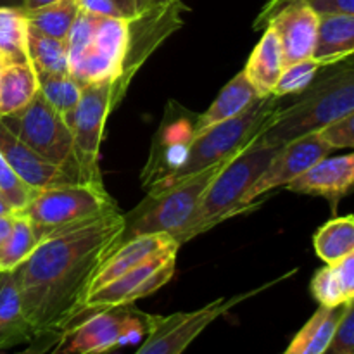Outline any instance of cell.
Here are the masks:
<instances>
[{
    "label": "cell",
    "instance_id": "cell-1",
    "mask_svg": "<svg viewBox=\"0 0 354 354\" xmlns=\"http://www.w3.org/2000/svg\"><path fill=\"white\" fill-rule=\"evenodd\" d=\"M123 213H106L48 235L14 270L35 334L62 332L82 313L93 277L123 244Z\"/></svg>",
    "mask_w": 354,
    "mask_h": 354
},
{
    "label": "cell",
    "instance_id": "cell-2",
    "mask_svg": "<svg viewBox=\"0 0 354 354\" xmlns=\"http://www.w3.org/2000/svg\"><path fill=\"white\" fill-rule=\"evenodd\" d=\"M354 111V61L332 69L315 82L289 107H280L263 144L282 147L303 135L320 131Z\"/></svg>",
    "mask_w": 354,
    "mask_h": 354
},
{
    "label": "cell",
    "instance_id": "cell-3",
    "mask_svg": "<svg viewBox=\"0 0 354 354\" xmlns=\"http://www.w3.org/2000/svg\"><path fill=\"white\" fill-rule=\"evenodd\" d=\"M279 147L263 144L261 135L242 149L209 183L199 206L187 220V223L173 235L180 245L190 239L209 232L227 218L244 213L242 197L248 192L254 180L265 171L268 162Z\"/></svg>",
    "mask_w": 354,
    "mask_h": 354
},
{
    "label": "cell",
    "instance_id": "cell-4",
    "mask_svg": "<svg viewBox=\"0 0 354 354\" xmlns=\"http://www.w3.org/2000/svg\"><path fill=\"white\" fill-rule=\"evenodd\" d=\"M279 111V97L272 95L266 99H258L239 116L194 135L185 156H183V161L169 175H166L165 178H161L149 189L171 185L178 180L196 175V173L241 152L245 145L251 144L272 127Z\"/></svg>",
    "mask_w": 354,
    "mask_h": 354
},
{
    "label": "cell",
    "instance_id": "cell-5",
    "mask_svg": "<svg viewBox=\"0 0 354 354\" xmlns=\"http://www.w3.org/2000/svg\"><path fill=\"white\" fill-rule=\"evenodd\" d=\"M66 41L69 75L80 85L116 80L130 44V21L95 16L80 9Z\"/></svg>",
    "mask_w": 354,
    "mask_h": 354
},
{
    "label": "cell",
    "instance_id": "cell-6",
    "mask_svg": "<svg viewBox=\"0 0 354 354\" xmlns=\"http://www.w3.org/2000/svg\"><path fill=\"white\" fill-rule=\"evenodd\" d=\"M237 154L171 185L149 189L147 196L138 206H135L130 213H123V242L138 235L151 234H169L173 237L192 216L214 176Z\"/></svg>",
    "mask_w": 354,
    "mask_h": 354
},
{
    "label": "cell",
    "instance_id": "cell-7",
    "mask_svg": "<svg viewBox=\"0 0 354 354\" xmlns=\"http://www.w3.org/2000/svg\"><path fill=\"white\" fill-rule=\"evenodd\" d=\"M159 315H149L135 304L80 313L47 354H111L123 346L144 341Z\"/></svg>",
    "mask_w": 354,
    "mask_h": 354
},
{
    "label": "cell",
    "instance_id": "cell-8",
    "mask_svg": "<svg viewBox=\"0 0 354 354\" xmlns=\"http://www.w3.org/2000/svg\"><path fill=\"white\" fill-rule=\"evenodd\" d=\"M118 209L120 207L104 189V183L71 182L37 190L28 206L17 213L28 218L38 242H41L55 232Z\"/></svg>",
    "mask_w": 354,
    "mask_h": 354
},
{
    "label": "cell",
    "instance_id": "cell-9",
    "mask_svg": "<svg viewBox=\"0 0 354 354\" xmlns=\"http://www.w3.org/2000/svg\"><path fill=\"white\" fill-rule=\"evenodd\" d=\"M2 123L35 152L59 168L68 169L78 180L75 140L66 116L55 111L40 93L21 111L0 116Z\"/></svg>",
    "mask_w": 354,
    "mask_h": 354
},
{
    "label": "cell",
    "instance_id": "cell-10",
    "mask_svg": "<svg viewBox=\"0 0 354 354\" xmlns=\"http://www.w3.org/2000/svg\"><path fill=\"white\" fill-rule=\"evenodd\" d=\"M118 107L114 80L83 86L82 99L68 120L75 140V162L82 182L102 183L99 168L100 144L107 118Z\"/></svg>",
    "mask_w": 354,
    "mask_h": 354
},
{
    "label": "cell",
    "instance_id": "cell-11",
    "mask_svg": "<svg viewBox=\"0 0 354 354\" xmlns=\"http://www.w3.org/2000/svg\"><path fill=\"white\" fill-rule=\"evenodd\" d=\"M290 275V273H289ZM289 275H283L266 286L252 289L249 292L237 294L232 297H220V299L211 301L206 306L199 308L194 311H178V313L159 315L158 322L151 328L147 335L142 341L140 348L135 351V354H183L185 349L209 327L213 322L227 315L232 308L241 304L242 301L263 292L268 287L275 286L280 280L287 279Z\"/></svg>",
    "mask_w": 354,
    "mask_h": 354
},
{
    "label": "cell",
    "instance_id": "cell-12",
    "mask_svg": "<svg viewBox=\"0 0 354 354\" xmlns=\"http://www.w3.org/2000/svg\"><path fill=\"white\" fill-rule=\"evenodd\" d=\"M189 7L182 0L159 6L156 9L147 10L137 19L130 21V44H128L127 57L120 76L114 80V92H116L118 104L123 100L131 80L137 75L138 69L144 66L149 55L183 24V12Z\"/></svg>",
    "mask_w": 354,
    "mask_h": 354
},
{
    "label": "cell",
    "instance_id": "cell-13",
    "mask_svg": "<svg viewBox=\"0 0 354 354\" xmlns=\"http://www.w3.org/2000/svg\"><path fill=\"white\" fill-rule=\"evenodd\" d=\"M332 151H334L332 145L322 137L320 131L303 135V137L283 144L282 147L277 149L275 156L268 162L265 171L254 180V183L244 194L242 207L248 211L265 194L272 192L279 187L289 185L297 176L304 175L311 166L327 158Z\"/></svg>",
    "mask_w": 354,
    "mask_h": 354
},
{
    "label": "cell",
    "instance_id": "cell-14",
    "mask_svg": "<svg viewBox=\"0 0 354 354\" xmlns=\"http://www.w3.org/2000/svg\"><path fill=\"white\" fill-rule=\"evenodd\" d=\"M176 254H178V249L161 252V254L145 261L144 265L121 275L120 279L93 290L86 297L83 311H95L104 310V308L135 304V301L154 294L156 290L166 286L175 275Z\"/></svg>",
    "mask_w": 354,
    "mask_h": 354
},
{
    "label": "cell",
    "instance_id": "cell-15",
    "mask_svg": "<svg viewBox=\"0 0 354 354\" xmlns=\"http://www.w3.org/2000/svg\"><path fill=\"white\" fill-rule=\"evenodd\" d=\"M265 26L273 28L282 47L283 64L313 57L318 40L320 14L308 3L294 0L283 3L266 21Z\"/></svg>",
    "mask_w": 354,
    "mask_h": 354
},
{
    "label": "cell",
    "instance_id": "cell-16",
    "mask_svg": "<svg viewBox=\"0 0 354 354\" xmlns=\"http://www.w3.org/2000/svg\"><path fill=\"white\" fill-rule=\"evenodd\" d=\"M286 187L294 194L324 197L335 214L339 203L354 190V151L337 158L327 156Z\"/></svg>",
    "mask_w": 354,
    "mask_h": 354
},
{
    "label": "cell",
    "instance_id": "cell-17",
    "mask_svg": "<svg viewBox=\"0 0 354 354\" xmlns=\"http://www.w3.org/2000/svg\"><path fill=\"white\" fill-rule=\"evenodd\" d=\"M0 154L3 156L16 175L31 189L41 190L62 183L82 182L68 169L52 165L35 152L30 145L17 138L0 120Z\"/></svg>",
    "mask_w": 354,
    "mask_h": 354
},
{
    "label": "cell",
    "instance_id": "cell-18",
    "mask_svg": "<svg viewBox=\"0 0 354 354\" xmlns=\"http://www.w3.org/2000/svg\"><path fill=\"white\" fill-rule=\"evenodd\" d=\"M173 249H180V244L171 237L169 234H151V235H138V237L130 239V241L123 242L109 258L106 259L102 266L99 268L97 275L93 277L92 289H100V287L107 286L113 280L120 279L124 273L131 272L137 266L144 265L145 261L152 259L154 256L161 254L165 251H173ZM88 294V296H90Z\"/></svg>",
    "mask_w": 354,
    "mask_h": 354
},
{
    "label": "cell",
    "instance_id": "cell-19",
    "mask_svg": "<svg viewBox=\"0 0 354 354\" xmlns=\"http://www.w3.org/2000/svg\"><path fill=\"white\" fill-rule=\"evenodd\" d=\"M35 337L23 310L16 272H0V351L30 344Z\"/></svg>",
    "mask_w": 354,
    "mask_h": 354
},
{
    "label": "cell",
    "instance_id": "cell-20",
    "mask_svg": "<svg viewBox=\"0 0 354 354\" xmlns=\"http://www.w3.org/2000/svg\"><path fill=\"white\" fill-rule=\"evenodd\" d=\"M283 68H286V64H283L279 37L273 31V28L266 26L261 40L254 47L252 54L249 55L248 64L242 71H244L245 78L249 80L254 92L258 93V97L266 99V97L273 95V90L279 83Z\"/></svg>",
    "mask_w": 354,
    "mask_h": 354
},
{
    "label": "cell",
    "instance_id": "cell-21",
    "mask_svg": "<svg viewBox=\"0 0 354 354\" xmlns=\"http://www.w3.org/2000/svg\"><path fill=\"white\" fill-rule=\"evenodd\" d=\"M313 57L322 68L354 57V14H320Z\"/></svg>",
    "mask_w": 354,
    "mask_h": 354
},
{
    "label": "cell",
    "instance_id": "cell-22",
    "mask_svg": "<svg viewBox=\"0 0 354 354\" xmlns=\"http://www.w3.org/2000/svg\"><path fill=\"white\" fill-rule=\"evenodd\" d=\"M258 99H261V97H258V93L254 92L249 80L245 78L244 71H241L234 80H230L223 86V90L218 93V97L207 107L206 113L196 118L194 135L201 133V131L207 130V128L214 127V124L223 123V121L239 116Z\"/></svg>",
    "mask_w": 354,
    "mask_h": 354
},
{
    "label": "cell",
    "instance_id": "cell-23",
    "mask_svg": "<svg viewBox=\"0 0 354 354\" xmlns=\"http://www.w3.org/2000/svg\"><path fill=\"white\" fill-rule=\"evenodd\" d=\"M348 304H341L337 308L320 306L315 311L313 317L304 324L292 339L289 348L283 354H325L328 351L334 339L335 330L344 317Z\"/></svg>",
    "mask_w": 354,
    "mask_h": 354
},
{
    "label": "cell",
    "instance_id": "cell-24",
    "mask_svg": "<svg viewBox=\"0 0 354 354\" xmlns=\"http://www.w3.org/2000/svg\"><path fill=\"white\" fill-rule=\"evenodd\" d=\"M38 93V75L33 64L10 62L0 68V116L26 107Z\"/></svg>",
    "mask_w": 354,
    "mask_h": 354
},
{
    "label": "cell",
    "instance_id": "cell-25",
    "mask_svg": "<svg viewBox=\"0 0 354 354\" xmlns=\"http://www.w3.org/2000/svg\"><path fill=\"white\" fill-rule=\"evenodd\" d=\"M313 248L325 265H334L354 251V214L332 218L318 228Z\"/></svg>",
    "mask_w": 354,
    "mask_h": 354
},
{
    "label": "cell",
    "instance_id": "cell-26",
    "mask_svg": "<svg viewBox=\"0 0 354 354\" xmlns=\"http://www.w3.org/2000/svg\"><path fill=\"white\" fill-rule=\"evenodd\" d=\"M26 12L16 7H0V57L2 66L10 62H28Z\"/></svg>",
    "mask_w": 354,
    "mask_h": 354
},
{
    "label": "cell",
    "instance_id": "cell-27",
    "mask_svg": "<svg viewBox=\"0 0 354 354\" xmlns=\"http://www.w3.org/2000/svg\"><path fill=\"white\" fill-rule=\"evenodd\" d=\"M28 57L37 75L69 73L68 41L47 37L31 26L28 31Z\"/></svg>",
    "mask_w": 354,
    "mask_h": 354
},
{
    "label": "cell",
    "instance_id": "cell-28",
    "mask_svg": "<svg viewBox=\"0 0 354 354\" xmlns=\"http://www.w3.org/2000/svg\"><path fill=\"white\" fill-rule=\"evenodd\" d=\"M78 12V0H61L44 9L26 12V17L30 26L40 33L57 38V40H68Z\"/></svg>",
    "mask_w": 354,
    "mask_h": 354
},
{
    "label": "cell",
    "instance_id": "cell-29",
    "mask_svg": "<svg viewBox=\"0 0 354 354\" xmlns=\"http://www.w3.org/2000/svg\"><path fill=\"white\" fill-rule=\"evenodd\" d=\"M40 244L33 227L24 214H14V223L6 244L0 248V272H12L21 263L30 258L35 248Z\"/></svg>",
    "mask_w": 354,
    "mask_h": 354
},
{
    "label": "cell",
    "instance_id": "cell-30",
    "mask_svg": "<svg viewBox=\"0 0 354 354\" xmlns=\"http://www.w3.org/2000/svg\"><path fill=\"white\" fill-rule=\"evenodd\" d=\"M38 93L55 111L68 118L82 99L83 85H80L69 73L38 75Z\"/></svg>",
    "mask_w": 354,
    "mask_h": 354
},
{
    "label": "cell",
    "instance_id": "cell-31",
    "mask_svg": "<svg viewBox=\"0 0 354 354\" xmlns=\"http://www.w3.org/2000/svg\"><path fill=\"white\" fill-rule=\"evenodd\" d=\"M320 69L322 64L315 57L286 66L275 90H273V97L282 99L286 95H296V93L304 92L315 82Z\"/></svg>",
    "mask_w": 354,
    "mask_h": 354
},
{
    "label": "cell",
    "instance_id": "cell-32",
    "mask_svg": "<svg viewBox=\"0 0 354 354\" xmlns=\"http://www.w3.org/2000/svg\"><path fill=\"white\" fill-rule=\"evenodd\" d=\"M35 194L37 190L26 185L0 154V196L7 201L14 213L24 209L28 203L33 199Z\"/></svg>",
    "mask_w": 354,
    "mask_h": 354
},
{
    "label": "cell",
    "instance_id": "cell-33",
    "mask_svg": "<svg viewBox=\"0 0 354 354\" xmlns=\"http://www.w3.org/2000/svg\"><path fill=\"white\" fill-rule=\"evenodd\" d=\"M80 9L102 17L133 21L147 10L138 0H78Z\"/></svg>",
    "mask_w": 354,
    "mask_h": 354
},
{
    "label": "cell",
    "instance_id": "cell-34",
    "mask_svg": "<svg viewBox=\"0 0 354 354\" xmlns=\"http://www.w3.org/2000/svg\"><path fill=\"white\" fill-rule=\"evenodd\" d=\"M311 294L324 308H337L341 304H346L344 294L339 287L330 265H325L324 268L315 273V277L311 279Z\"/></svg>",
    "mask_w": 354,
    "mask_h": 354
},
{
    "label": "cell",
    "instance_id": "cell-35",
    "mask_svg": "<svg viewBox=\"0 0 354 354\" xmlns=\"http://www.w3.org/2000/svg\"><path fill=\"white\" fill-rule=\"evenodd\" d=\"M294 2V0H268L256 19V28L265 26L273 12L283 3ZM308 3L318 14H354V0H299Z\"/></svg>",
    "mask_w": 354,
    "mask_h": 354
},
{
    "label": "cell",
    "instance_id": "cell-36",
    "mask_svg": "<svg viewBox=\"0 0 354 354\" xmlns=\"http://www.w3.org/2000/svg\"><path fill=\"white\" fill-rule=\"evenodd\" d=\"M325 354H354V299L348 304V310L335 330L330 348Z\"/></svg>",
    "mask_w": 354,
    "mask_h": 354
},
{
    "label": "cell",
    "instance_id": "cell-37",
    "mask_svg": "<svg viewBox=\"0 0 354 354\" xmlns=\"http://www.w3.org/2000/svg\"><path fill=\"white\" fill-rule=\"evenodd\" d=\"M320 133L332 145V149H354V111L330 127L320 130Z\"/></svg>",
    "mask_w": 354,
    "mask_h": 354
},
{
    "label": "cell",
    "instance_id": "cell-38",
    "mask_svg": "<svg viewBox=\"0 0 354 354\" xmlns=\"http://www.w3.org/2000/svg\"><path fill=\"white\" fill-rule=\"evenodd\" d=\"M330 266L334 270L339 287L344 294L346 303H351L354 299V251Z\"/></svg>",
    "mask_w": 354,
    "mask_h": 354
},
{
    "label": "cell",
    "instance_id": "cell-39",
    "mask_svg": "<svg viewBox=\"0 0 354 354\" xmlns=\"http://www.w3.org/2000/svg\"><path fill=\"white\" fill-rule=\"evenodd\" d=\"M59 337H61V332H45V334L37 335V337L28 344L26 349L14 354H47L55 344H57Z\"/></svg>",
    "mask_w": 354,
    "mask_h": 354
},
{
    "label": "cell",
    "instance_id": "cell-40",
    "mask_svg": "<svg viewBox=\"0 0 354 354\" xmlns=\"http://www.w3.org/2000/svg\"><path fill=\"white\" fill-rule=\"evenodd\" d=\"M14 214H6V216H0V248L6 244L7 237L10 235V230H12V223H14Z\"/></svg>",
    "mask_w": 354,
    "mask_h": 354
},
{
    "label": "cell",
    "instance_id": "cell-41",
    "mask_svg": "<svg viewBox=\"0 0 354 354\" xmlns=\"http://www.w3.org/2000/svg\"><path fill=\"white\" fill-rule=\"evenodd\" d=\"M61 0H24L23 3V10L24 12H31V10H38L44 9V7L52 6V3H57Z\"/></svg>",
    "mask_w": 354,
    "mask_h": 354
},
{
    "label": "cell",
    "instance_id": "cell-42",
    "mask_svg": "<svg viewBox=\"0 0 354 354\" xmlns=\"http://www.w3.org/2000/svg\"><path fill=\"white\" fill-rule=\"evenodd\" d=\"M138 2L144 6L145 10H152V9H156V7L165 6V3L171 2V0H138Z\"/></svg>",
    "mask_w": 354,
    "mask_h": 354
},
{
    "label": "cell",
    "instance_id": "cell-43",
    "mask_svg": "<svg viewBox=\"0 0 354 354\" xmlns=\"http://www.w3.org/2000/svg\"><path fill=\"white\" fill-rule=\"evenodd\" d=\"M24 0H0V7H16V9H23Z\"/></svg>",
    "mask_w": 354,
    "mask_h": 354
},
{
    "label": "cell",
    "instance_id": "cell-44",
    "mask_svg": "<svg viewBox=\"0 0 354 354\" xmlns=\"http://www.w3.org/2000/svg\"><path fill=\"white\" fill-rule=\"evenodd\" d=\"M12 213H14L12 207H10L9 204H7V201L0 196V216H6V214H12Z\"/></svg>",
    "mask_w": 354,
    "mask_h": 354
},
{
    "label": "cell",
    "instance_id": "cell-45",
    "mask_svg": "<svg viewBox=\"0 0 354 354\" xmlns=\"http://www.w3.org/2000/svg\"><path fill=\"white\" fill-rule=\"evenodd\" d=\"M0 68H2V57H0Z\"/></svg>",
    "mask_w": 354,
    "mask_h": 354
}]
</instances>
